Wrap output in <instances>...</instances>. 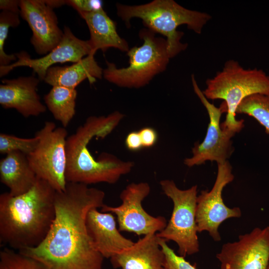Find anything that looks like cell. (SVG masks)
<instances>
[{
    "label": "cell",
    "mask_w": 269,
    "mask_h": 269,
    "mask_svg": "<svg viewBox=\"0 0 269 269\" xmlns=\"http://www.w3.org/2000/svg\"><path fill=\"white\" fill-rule=\"evenodd\" d=\"M86 226L96 250L104 258L110 259L134 243L120 233L112 213L92 209L87 215Z\"/></svg>",
    "instance_id": "obj_16"
},
{
    "label": "cell",
    "mask_w": 269,
    "mask_h": 269,
    "mask_svg": "<svg viewBox=\"0 0 269 269\" xmlns=\"http://www.w3.org/2000/svg\"><path fill=\"white\" fill-rule=\"evenodd\" d=\"M216 258L220 269H268L269 226L256 227L223 244Z\"/></svg>",
    "instance_id": "obj_12"
},
{
    "label": "cell",
    "mask_w": 269,
    "mask_h": 269,
    "mask_svg": "<svg viewBox=\"0 0 269 269\" xmlns=\"http://www.w3.org/2000/svg\"><path fill=\"white\" fill-rule=\"evenodd\" d=\"M202 91L207 99H222L226 107V119L222 127L240 132L244 127V120H237L236 110L245 98L255 94L269 96V75L257 68L245 69L234 60L226 61L223 69L206 81Z\"/></svg>",
    "instance_id": "obj_5"
},
{
    "label": "cell",
    "mask_w": 269,
    "mask_h": 269,
    "mask_svg": "<svg viewBox=\"0 0 269 269\" xmlns=\"http://www.w3.org/2000/svg\"><path fill=\"white\" fill-rule=\"evenodd\" d=\"M45 3L52 8H56L66 4V0H44Z\"/></svg>",
    "instance_id": "obj_31"
},
{
    "label": "cell",
    "mask_w": 269,
    "mask_h": 269,
    "mask_svg": "<svg viewBox=\"0 0 269 269\" xmlns=\"http://www.w3.org/2000/svg\"><path fill=\"white\" fill-rule=\"evenodd\" d=\"M159 184L173 206L169 222L156 236L167 242H174L178 255L184 258L197 253L200 250L196 221L197 186L182 190L169 179L161 180Z\"/></svg>",
    "instance_id": "obj_7"
},
{
    "label": "cell",
    "mask_w": 269,
    "mask_h": 269,
    "mask_svg": "<svg viewBox=\"0 0 269 269\" xmlns=\"http://www.w3.org/2000/svg\"><path fill=\"white\" fill-rule=\"evenodd\" d=\"M37 179L25 154L12 152L0 160V182L9 189L12 196L25 193L33 186Z\"/></svg>",
    "instance_id": "obj_20"
},
{
    "label": "cell",
    "mask_w": 269,
    "mask_h": 269,
    "mask_svg": "<svg viewBox=\"0 0 269 269\" xmlns=\"http://www.w3.org/2000/svg\"><path fill=\"white\" fill-rule=\"evenodd\" d=\"M66 4L72 6L80 14L91 12L103 8V2L97 0H68Z\"/></svg>",
    "instance_id": "obj_27"
},
{
    "label": "cell",
    "mask_w": 269,
    "mask_h": 269,
    "mask_svg": "<svg viewBox=\"0 0 269 269\" xmlns=\"http://www.w3.org/2000/svg\"><path fill=\"white\" fill-rule=\"evenodd\" d=\"M19 14L2 10L0 13V66L11 64L15 61V54H7L4 51V46L7 39L9 28L16 27L20 23Z\"/></svg>",
    "instance_id": "obj_25"
},
{
    "label": "cell",
    "mask_w": 269,
    "mask_h": 269,
    "mask_svg": "<svg viewBox=\"0 0 269 269\" xmlns=\"http://www.w3.org/2000/svg\"><path fill=\"white\" fill-rule=\"evenodd\" d=\"M20 0H0V9L13 13L19 14Z\"/></svg>",
    "instance_id": "obj_30"
},
{
    "label": "cell",
    "mask_w": 269,
    "mask_h": 269,
    "mask_svg": "<svg viewBox=\"0 0 269 269\" xmlns=\"http://www.w3.org/2000/svg\"><path fill=\"white\" fill-rule=\"evenodd\" d=\"M40 80L33 76L3 79L0 85V104L14 109L25 118L38 116L46 111L37 92Z\"/></svg>",
    "instance_id": "obj_15"
},
{
    "label": "cell",
    "mask_w": 269,
    "mask_h": 269,
    "mask_svg": "<svg viewBox=\"0 0 269 269\" xmlns=\"http://www.w3.org/2000/svg\"><path fill=\"white\" fill-rule=\"evenodd\" d=\"M116 7L117 15L127 26H131V19L138 18L148 29L164 36L171 58L187 47V44L181 42L184 33L177 30L178 27L185 24L188 29L200 34L211 19L208 13L187 9L173 0H154L137 5L117 3Z\"/></svg>",
    "instance_id": "obj_4"
},
{
    "label": "cell",
    "mask_w": 269,
    "mask_h": 269,
    "mask_svg": "<svg viewBox=\"0 0 269 269\" xmlns=\"http://www.w3.org/2000/svg\"><path fill=\"white\" fill-rule=\"evenodd\" d=\"M105 196L101 189L67 182L64 190L56 191L55 216L44 239L18 252L47 269H102L104 258L94 247L86 218L90 210L104 205Z\"/></svg>",
    "instance_id": "obj_1"
},
{
    "label": "cell",
    "mask_w": 269,
    "mask_h": 269,
    "mask_svg": "<svg viewBox=\"0 0 269 269\" xmlns=\"http://www.w3.org/2000/svg\"><path fill=\"white\" fill-rule=\"evenodd\" d=\"M138 133L141 139L143 147H150L156 143L158 135L156 131L154 129L150 127H145L141 129Z\"/></svg>",
    "instance_id": "obj_28"
},
{
    "label": "cell",
    "mask_w": 269,
    "mask_h": 269,
    "mask_svg": "<svg viewBox=\"0 0 269 269\" xmlns=\"http://www.w3.org/2000/svg\"><path fill=\"white\" fill-rule=\"evenodd\" d=\"M158 242L164 254L165 269H198L184 257L176 254L166 241L158 238Z\"/></svg>",
    "instance_id": "obj_26"
},
{
    "label": "cell",
    "mask_w": 269,
    "mask_h": 269,
    "mask_svg": "<svg viewBox=\"0 0 269 269\" xmlns=\"http://www.w3.org/2000/svg\"><path fill=\"white\" fill-rule=\"evenodd\" d=\"M217 174L211 190H202L197 196L196 221L198 233L208 232L213 240L219 242L220 225L232 218L242 215L238 207L230 208L225 205L222 197L225 187L234 179L232 167L229 162L217 164Z\"/></svg>",
    "instance_id": "obj_11"
},
{
    "label": "cell",
    "mask_w": 269,
    "mask_h": 269,
    "mask_svg": "<svg viewBox=\"0 0 269 269\" xmlns=\"http://www.w3.org/2000/svg\"><path fill=\"white\" fill-rule=\"evenodd\" d=\"M191 79L194 92L208 112L209 123L204 139L201 142L194 144L192 148V156L186 158L184 163L191 167L207 161H215L217 164L225 163L234 150L231 139L236 133L222 127L220 124L222 114L226 112L224 104L217 108L210 103L198 86L194 75Z\"/></svg>",
    "instance_id": "obj_9"
},
{
    "label": "cell",
    "mask_w": 269,
    "mask_h": 269,
    "mask_svg": "<svg viewBox=\"0 0 269 269\" xmlns=\"http://www.w3.org/2000/svg\"><path fill=\"white\" fill-rule=\"evenodd\" d=\"M92 52L77 62L65 66H52L47 71L44 81L53 86H62L70 89L75 88L86 79L90 83L103 77V69L95 59Z\"/></svg>",
    "instance_id": "obj_18"
},
{
    "label": "cell",
    "mask_w": 269,
    "mask_h": 269,
    "mask_svg": "<svg viewBox=\"0 0 269 269\" xmlns=\"http://www.w3.org/2000/svg\"><path fill=\"white\" fill-rule=\"evenodd\" d=\"M38 141V138L35 135L32 138H21L1 133L0 152L6 155L12 152H20L27 156L35 150Z\"/></svg>",
    "instance_id": "obj_24"
},
{
    "label": "cell",
    "mask_w": 269,
    "mask_h": 269,
    "mask_svg": "<svg viewBox=\"0 0 269 269\" xmlns=\"http://www.w3.org/2000/svg\"><path fill=\"white\" fill-rule=\"evenodd\" d=\"M19 7V15L32 32L31 44L38 54L46 55L58 45L64 35L53 8L44 0H20Z\"/></svg>",
    "instance_id": "obj_14"
},
{
    "label": "cell",
    "mask_w": 269,
    "mask_h": 269,
    "mask_svg": "<svg viewBox=\"0 0 269 269\" xmlns=\"http://www.w3.org/2000/svg\"><path fill=\"white\" fill-rule=\"evenodd\" d=\"M61 42L46 55L32 58L25 51L15 54L17 60L11 64L0 66V77L7 75L14 68L20 66L28 67L37 74L40 81H43L48 69L56 63L68 62L76 63L92 52L88 40L77 37L69 27L65 26Z\"/></svg>",
    "instance_id": "obj_13"
},
{
    "label": "cell",
    "mask_w": 269,
    "mask_h": 269,
    "mask_svg": "<svg viewBox=\"0 0 269 269\" xmlns=\"http://www.w3.org/2000/svg\"><path fill=\"white\" fill-rule=\"evenodd\" d=\"M0 269H47L39 261L12 249L4 248L0 252Z\"/></svg>",
    "instance_id": "obj_23"
},
{
    "label": "cell",
    "mask_w": 269,
    "mask_h": 269,
    "mask_svg": "<svg viewBox=\"0 0 269 269\" xmlns=\"http://www.w3.org/2000/svg\"><path fill=\"white\" fill-rule=\"evenodd\" d=\"M56 190L37 177L33 186L16 196L0 195V241L12 249L39 245L48 234L55 216Z\"/></svg>",
    "instance_id": "obj_2"
},
{
    "label": "cell",
    "mask_w": 269,
    "mask_h": 269,
    "mask_svg": "<svg viewBox=\"0 0 269 269\" xmlns=\"http://www.w3.org/2000/svg\"><path fill=\"white\" fill-rule=\"evenodd\" d=\"M124 117L119 111L107 116H90L66 141L67 182L86 185L101 182L114 184L130 172L134 163L116 155L103 152L96 159L88 147L94 137L104 138L110 134Z\"/></svg>",
    "instance_id": "obj_3"
},
{
    "label": "cell",
    "mask_w": 269,
    "mask_h": 269,
    "mask_svg": "<svg viewBox=\"0 0 269 269\" xmlns=\"http://www.w3.org/2000/svg\"><path fill=\"white\" fill-rule=\"evenodd\" d=\"M150 192V187L147 182L131 183L120 195V205L113 207L104 204L101 211L116 215L120 231L134 233L138 236L157 233L162 230L167 223L164 217H153L143 208L142 202Z\"/></svg>",
    "instance_id": "obj_10"
},
{
    "label": "cell",
    "mask_w": 269,
    "mask_h": 269,
    "mask_svg": "<svg viewBox=\"0 0 269 269\" xmlns=\"http://www.w3.org/2000/svg\"><path fill=\"white\" fill-rule=\"evenodd\" d=\"M236 114L254 118L269 134V96L255 94L245 98L237 107Z\"/></svg>",
    "instance_id": "obj_22"
},
{
    "label": "cell",
    "mask_w": 269,
    "mask_h": 269,
    "mask_svg": "<svg viewBox=\"0 0 269 269\" xmlns=\"http://www.w3.org/2000/svg\"><path fill=\"white\" fill-rule=\"evenodd\" d=\"M77 95L75 89L53 86L44 97L46 107L65 128L75 114Z\"/></svg>",
    "instance_id": "obj_21"
},
{
    "label": "cell",
    "mask_w": 269,
    "mask_h": 269,
    "mask_svg": "<svg viewBox=\"0 0 269 269\" xmlns=\"http://www.w3.org/2000/svg\"><path fill=\"white\" fill-rule=\"evenodd\" d=\"M148 28L140 30L143 39L140 46L129 50V65L118 68L115 64L106 61L103 77L108 82L123 88H139L148 84L156 75L166 69L171 58L165 38L158 37Z\"/></svg>",
    "instance_id": "obj_6"
},
{
    "label": "cell",
    "mask_w": 269,
    "mask_h": 269,
    "mask_svg": "<svg viewBox=\"0 0 269 269\" xmlns=\"http://www.w3.org/2000/svg\"><path fill=\"white\" fill-rule=\"evenodd\" d=\"M125 144L129 150L133 151L138 150L143 147L138 131L130 133L126 136Z\"/></svg>",
    "instance_id": "obj_29"
},
{
    "label": "cell",
    "mask_w": 269,
    "mask_h": 269,
    "mask_svg": "<svg viewBox=\"0 0 269 269\" xmlns=\"http://www.w3.org/2000/svg\"><path fill=\"white\" fill-rule=\"evenodd\" d=\"M268 269H269V266H268Z\"/></svg>",
    "instance_id": "obj_32"
},
{
    "label": "cell",
    "mask_w": 269,
    "mask_h": 269,
    "mask_svg": "<svg viewBox=\"0 0 269 269\" xmlns=\"http://www.w3.org/2000/svg\"><path fill=\"white\" fill-rule=\"evenodd\" d=\"M88 27L90 38L88 40L92 52L105 51L112 47L123 52L130 49L127 41L117 31L116 24L103 8L94 11L80 14Z\"/></svg>",
    "instance_id": "obj_19"
},
{
    "label": "cell",
    "mask_w": 269,
    "mask_h": 269,
    "mask_svg": "<svg viewBox=\"0 0 269 269\" xmlns=\"http://www.w3.org/2000/svg\"><path fill=\"white\" fill-rule=\"evenodd\" d=\"M115 268L165 269L164 254L156 233L144 235L130 248L110 258Z\"/></svg>",
    "instance_id": "obj_17"
},
{
    "label": "cell",
    "mask_w": 269,
    "mask_h": 269,
    "mask_svg": "<svg viewBox=\"0 0 269 269\" xmlns=\"http://www.w3.org/2000/svg\"><path fill=\"white\" fill-rule=\"evenodd\" d=\"M67 131L64 127L46 121L35 135L38 143L27 155L29 163L37 177L47 181L56 191L64 190L67 184L66 141Z\"/></svg>",
    "instance_id": "obj_8"
}]
</instances>
